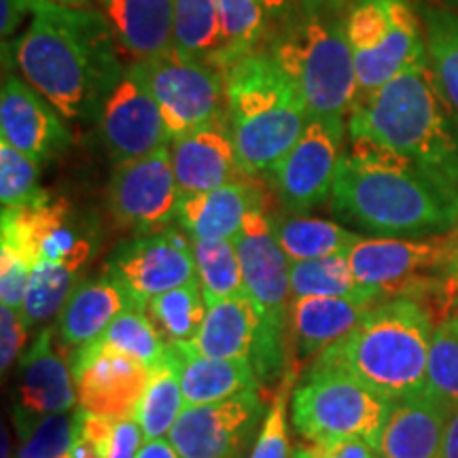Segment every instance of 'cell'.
Instances as JSON below:
<instances>
[{
	"instance_id": "obj_11",
	"label": "cell",
	"mask_w": 458,
	"mask_h": 458,
	"mask_svg": "<svg viewBox=\"0 0 458 458\" xmlns=\"http://www.w3.org/2000/svg\"><path fill=\"white\" fill-rule=\"evenodd\" d=\"M113 221L136 233L165 229L179 216L181 189L172 168L170 145L151 156L114 165L106 189Z\"/></svg>"
},
{
	"instance_id": "obj_2",
	"label": "cell",
	"mask_w": 458,
	"mask_h": 458,
	"mask_svg": "<svg viewBox=\"0 0 458 458\" xmlns=\"http://www.w3.org/2000/svg\"><path fill=\"white\" fill-rule=\"evenodd\" d=\"M334 210L376 236H435L458 227V187L368 142L351 140Z\"/></svg>"
},
{
	"instance_id": "obj_36",
	"label": "cell",
	"mask_w": 458,
	"mask_h": 458,
	"mask_svg": "<svg viewBox=\"0 0 458 458\" xmlns=\"http://www.w3.org/2000/svg\"><path fill=\"white\" fill-rule=\"evenodd\" d=\"M85 261H38L34 267L30 286L24 301V317L28 325H38L57 317L74 286Z\"/></svg>"
},
{
	"instance_id": "obj_9",
	"label": "cell",
	"mask_w": 458,
	"mask_h": 458,
	"mask_svg": "<svg viewBox=\"0 0 458 458\" xmlns=\"http://www.w3.org/2000/svg\"><path fill=\"white\" fill-rule=\"evenodd\" d=\"M346 37L359 98L427 57L425 28L410 0H352Z\"/></svg>"
},
{
	"instance_id": "obj_10",
	"label": "cell",
	"mask_w": 458,
	"mask_h": 458,
	"mask_svg": "<svg viewBox=\"0 0 458 458\" xmlns=\"http://www.w3.org/2000/svg\"><path fill=\"white\" fill-rule=\"evenodd\" d=\"M172 140L227 113L225 71L182 55L176 47L140 62Z\"/></svg>"
},
{
	"instance_id": "obj_44",
	"label": "cell",
	"mask_w": 458,
	"mask_h": 458,
	"mask_svg": "<svg viewBox=\"0 0 458 458\" xmlns=\"http://www.w3.org/2000/svg\"><path fill=\"white\" fill-rule=\"evenodd\" d=\"M28 342V320L21 310L3 306L0 308V365L9 371L11 365L21 357Z\"/></svg>"
},
{
	"instance_id": "obj_41",
	"label": "cell",
	"mask_w": 458,
	"mask_h": 458,
	"mask_svg": "<svg viewBox=\"0 0 458 458\" xmlns=\"http://www.w3.org/2000/svg\"><path fill=\"white\" fill-rule=\"evenodd\" d=\"M38 165L20 148L0 139V204L3 208H26L47 193L38 189Z\"/></svg>"
},
{
	"instance_id": "obj_51",
	"label": "cell",
	"mask_w": 458,
	"mask_h": 458,
	"mask_svg": "<svg viewBox=\"0 0 458 458\" xmlns=\"http://www.w3.org/2000/svg\"><path fill=\"white\" fill-rule=\"evenodd\" d=\"M57 4H66V7H85L89 0H54Z\"/></svg>"
},
{
	"instance_id": "obj_33",
	"label": "cell",
	"mask_w": 458,
	"mask_h": 458,
	"mask_svg": "<svg viewBox=\"0 0 458 458\" xmlns=\"http://www.w3.org/2000/svg\"><path fill=\"white\" fill-rule=\"evenodd\" d=\"M147 314L170 346L191 342L202 327L208 303L204 300L198 278L153 297L147 303Z\"/></svg>"
},
{
	"instance_id": "obj_50",
	"label": "cell",
	"mask_w": 458,
	"mask_h": 458,
	"mask_svg": "<svg viewBox=\"0 0 458 458\" xmlns=\"http://www.w3.org/2000/svg\"><path fill=\"white\" fill-rule=\"evenodd\" d=\"M439 458H458V410L452 414L448 422V431H445L442 456Z\"/></svg>"
},
{
	"instance_id": "obj_5",
	"label": "cell",
	"mask_w": 458,
	"mask_h": 458,
	"mask_svg": "<svg viewBox=\"0 0 458 458\" xmlns=\"http://www.w3.org/2000/svg\"><path fill=\"white\" fill-rule=\"evenodd\" d=\"M227 117L246 176L272 174L310 122L306 102L270 51H253L225 71Z\"/></svg>"
},
{
	"instance_id": "obj_21",
	"label": "cell",
	"mask_w": 458,
	"mask_h": 458,
	"mask_svg": "<svg viewBox=\"0 0 458 458\" xmlns=\"http://www.w3.org/2000/svg\"><path fill=\"white\" fill-rule=\"evenodd\" d=\"M454 410L431 391L397 401L382 431V458H439Z\"/></svg>"
},
{
	"instance_id": "obj_45",
	"label": "cell",
	"mask_w": 458,
	"mask_h": 458,
	"mask_svg": "<svg viewBox=\"0 0 458 458\" xmlns=\"http://www.w3.org/2000/svg\"><path fill=\"white\" fill-rule=\"evenodd\" d=\"M291 458H382L376 445L360 439H344V442H303L293 448Z\"/></svg>"
},
{
	"instance_id": "obj_17",
	"label": "cell",
	"mask_w": 458,
	"mask_h": 458,
	"mask_svg": "<svg viewBox=\"0 0 458 458\" xmlns=\"http://www.w3.org/2000/svg\"><path fill=\"white\" fill-rule=\"evenodd\" d=\"M233 242L242 266L246 295L253 300L266 323L284 329L293 300L291 261L280 249L270 216L263 208L249 215Z\"/></svg>"
},
{
	"instance_id": "obj_53",
	"label": "cell",
	"mask_w": 458,
	"mask_h": 458,
	"mask_svg": "<svg viewBox=\"0 0 458 458\" xmlns=\"http://www.w3.org/2000/svg\"><path fill=\"white\" fill-rule=\"evenodd\" d=\"M454 308H456V310H458V301H456V306H454Z\"/></svg>"
},
{
	"instance_id": "obj_28",
	"label": "cell",
	"mask_w": 458,
	"mask_h": 458,
	"mask_svg": "<svg viewBox=\"0 0 458 458\" xmlns=\"http://www.w3.org/2000/svg\"><path fill=\"white\" fill-rule=\"evenodd\" d=\"M274 236L286 259L293 263L320 259L337 253H348L351 246L360 238L359 233L342 227L340 223L318 219L300 213L272 215L270 216Z\"/></svg>"
},
{
	"instance_id": "obj_19",
	"label": "cell",
	"mask_w": 458,
	"mask_h": 458,
	"mask_svg": "<svg viewBox=\"0 0 458 458\" xmlns=\"http://www.w3.org/2000/svg\"><path fill=\"white\" fill-rule=\"evenodd\" d=\"M170 153L181 196H193L246 179L227 113L172 140Z\"/></svg>"
},
{
	"instance_id": "obj_3",
	"label": "cell",
	"mask_w": 458,
	"mask_h": 458,
	"mask_svg": "<svg viewBox=\"0 0 458 458\" xmlns=\"http://www.w3.org/2000/svg\"><path fill=\"white\" fill-rule=\"evenodd\" d=\"M348 136L458 187V128L435 88L428 57L360 96L348 114Z\"/></svg>"
},
{
	"instance_id": "obj_42",
	"label": "cell",
	"mask_w": 458,
	"mask_h": 458,
	"mask_svg": "<svg viewBox=\"0 0 458 458\" xmlns=\"http://www.w3.org/2000/svg\"><path fill=\"white\" fill-rule=\"evenodd\" d=\"M37 261L24 250L0 242V301L3 306L24 312L28 286Z\"/></svg>"
},
{
	"instance_id": "obj_18",
	"label": "cell",
	"mask_w": 458,
	"mask_h": 458,
	"mask_svg": "<svg viewBox=\"0 0 458 458\" xmlns=\"http://www.w3.org/2000/svg\"><path fill=\"white\" fill-rule=\"evenodd\" d=\"M0 131V139L20 148L38 165L51 162L71 145L66 119L17 74H9L3 81Z\"/></svg>"
},
{
	"instance_id": "obj_13",
	"label": "cell",
	"mask_w": 458,
	"mask_h": 458,
	"mask_svg": "<svg viewBox=\"0 0 458 458\" xmlns=\"http://www.w3.org/2000/svg\"><path fill=\"white\" fill-rule=\"evenodd\" d=\"M106 276L122 286L134 306L147 308L153 297L198 278L193 246L176 229L139 233L111 255Z\"/></svg>"
},
{
	"instance_id": "obj_30",
	"label": "cell",
	"mask_w": 458,
	"mask_h": 458,
	"mask_svg": "<svg viewBox=\"0 0 458 458\" xmlns=\"http://www.w3.org/2000/svg\"><path fill=\"white\" fill-rule=\"evenodd\" d=\"M174 47L191 60L225 71V37L215 0H174Z\"/></svg>"
},
{
	"instance_id": "obj_52",
	"label": "cell",
	"mask_w": 458,
	"mask_h": 458,
	"mask_svg": "<svg viewBox=\"0 0 458 458\" xmlns=\"http://www.w3.org/2000/svg\"><path fill=\"white\" fill-rule=\"evenodd\" d=\"M445 4H448L450 9H454V11H458V0H445Z\"/></svg>"
},
{
	"instance_id": "obj_22",
	"label": "cell",
	"mask_w": 458,
	"mask_h": 458,
	"mask_svg": "<svg viewBox=\"0 0 458 458\" xmlns=\"http://www.w3.org/2000/svg\"><path fill=\"white\" fill-rule=\"evenodd\" d=\"M246 179L193 196H181L176 219L187 236L191 240L236 238L249 215L263 208L261 189Z\"/></svg>"
},
{
	"instance_id": "obj_47",
	"label": "cell",
	"mask_w": 458,
	"mask_h": 458,
	"mask_svg": "<svg viewBox=\"0 0 458 458\" xmlns=\"http://www.w3.org/2000/svg\"><path fill=\"white\" fill-rule=\"evenodd\" d=\"M41 0H3V13H0V32L3 41L13 37L17 28L26 17H32Z\"/></svg>"
},
{
	"instance_id": "obj_46",
	"label": "cell",
	"mask_w": 458,
	"mask_h": 458,
	"mask_svg": "<svg viewBox=\"0 0 458 458\" xmlns=\"http://www.w3.org/2000/svg\"><path fill=\"white\" fill-rule=\"evenodd\" d=\"M456 301H458V238H456L454 250H452L450 259L445 263L442 272L437 300H435V303L439 306V312H442V318L445 314H450L452 308L456 306Z\"/></svg>"
},
{
	"instance_id": "obj_31",
	"label": "cell",
	"mask_w": 458,
	"mask_h": 458,
	"mask_svg": "<svg viewBox=\"0 0 458 458\" xmlns=\"http://www.w3.org/2000/svg\"><path fill=\"white\" fill-rule=\"evenodd\" d=\"M182 410H185V399H182L179 368H176L174 352L168 346V354H165L164 363L153 369L151 382H148L134 416L145 442L168 437L170 428L179 420Z\"/></svg>"
},
{
	"instance_id": "obj_25",
	"label": "cell",
	"mask_w": 458,
	"mask_h": 458,
	"mask_svg": "<svg viewBox=\"0 0 458 458\" xmlns=\"http://www.w3.org/2000/svg\"><path fill=\"white\" fill-rule=\"evenodd\" d=\"M261 327L263 318L259 310L253 300L242 293L210 303L196 337L179 346L202 357L250 360Z\"/></svg>"
},
{
	"instance_id": "obj_39",
	"label": "cell",
	"mask_w": 458,
	"mask_h": 458,
	"mask_svg": "<svg viewBox=\"0 0 458 458\" xmlns=\"http://www.w3.org/2000/svg\"><path fill=\"white\" fill-rule=\"evenodd\" d=\"M427 391L458 410V312L445 314L435 323L428 354Z\"/></svg>"
},
{
	"instance_id": "obj_23",
	"label": "cell",
	"mask_w": 458,
	"mask_h": 458,
	"mask_svg": "<svg viewBox=\"0 0 458 458\" xmlns=\"http://www.w3.org/2000/svg\"><path fill=\"white\" fill-rule=\"evenodd\" d=\"M376 303L380 301L354 297H293L289 323L300 357H320L351 334Z\"/></svg>"
},
{
	"instance_id": "obj_29",
	"label": "cell",
	"mask_w": 458,
	"mask_h": 458,
	"mask_svg": "<svg viewBox=\"0 0 458 458\" xmlns=\"http://www.w3.org/2000/svg\"><path fill=\"white\" fill-rule=\"evenodd\" d=\"M420 20L435 88L458 128V11L425 4Z\"/></svg>"
},
{
	"instance_id": "obj_24",
	"label": "cell",
	"mask_w": 458,
	"mask_h": 458,
	"mask_svg": "<svg viewBox=\"0 0 458 458\" xmlns=\"http://www.w3.org/2000/svg\"><path fill=\"white\" fill-rule=\"evenodd\" d=\"M122 54L142 62L174 47V0H98Z\"/></svg>"
},
{
	"instance_id": "obj_43",
	"label": "cell",
	"mask_w": 458,
	"mask_h": 458,
	"mask_svg": "<svg viewBox=\"0 0 458 458\" xmlns=\"http://www.w3.org/2000/svg\"><path fill=\"white\" fill-rule=\"evenodd\" d=\"M286 399H289V382H284L274 399L270 411L263 418L261 431L257 435L249 458H291L289 427H286Z\"/></svg>"
},
{
	"instance_id": "obj_37",
	"label": "cell",
	"mask_w": 458,
	"mask_h": 458,
	"mask_svg": "<svg viewBox=\"0 0 458 458\" xmlns=\"http://www.w3.org/2000/svg\"><path fill=\"white\" fill-rule=\"evenodd\" d=\"M72 416L74 437L88 444L96 458H139L145 437L136 420H114L81 408Z\"/></svg>"
},
{
	"instance_id": "obj_16",
	"label": "cell",
	"mask_w": 458,
	"mask_h": 458,
	"mask_svg": "<svg viewBox=\"0 0 458 458\" xmlns=\"http://www.w3.org/2000/svg\"><path fill=\"white\" fill-rule=\"evenodd\" d=\"M79 408L91 414L134 420L153 369L102 348H77L71 357Z\"/></svg>"
},
{
	"instance_id": "obj_48",
	"label": "cell",
	"mask_w": 458,
	"mask_h": 458,
	"mask_svg": "<svg viewBox=\"0 0 458 458\" xmlns=\"http://www.w3.org/2000/svg\"><path fill=\"white\" fill-rule=\"evenodd\" d=\"M139 458H181L176 450L172 448L168 439H153V442H145L139 452Z\"/></svg>"
},
{
	"instance_id": "obj_20",
	"label": "cell",
	"mask_w": 458,
	"mask_h": 458,
	"mask_svg": "<svg viewBox=\"0 0 458 458\" xmlns=\"http://www.w3.org/2000/svg\"><path fill=\"white\" fill-rule=\"evenodd\" d=\"M77 405L71 360L54 346V331L45 329L21 357L15 416L66 414Z\"/></svg>"
},
{
	"instance_id": "obj_12",
	"label": "cell",
	"mask_w": 458,
	"mask_h": 458,
	"mask_svg": "<svg viewBox=\"0 0 458 458\" xmlns=\"http://www.w3.org/2000/svg\"><path fill=\"white\" fill-rule=\"evenodd\" d=\"M346 131V119L310 117L301 139L270 174L286 213H310L334 193Z\"/></svg>"
},
{
	"instance_id": "obj_1",
	"label": "cell",
	"mask_w": 458,
	"mask_h": 458,
	"mask_svg": "<svg viewBox=\"0 0 458 458\" xmlns=\"http://www.w3.org/2000/svg\"><path fill=\"white\" fill-rule=\"evenodd\" d=\"M21 77L66 122H98L122 79V49L102 11L41 0L26 32L11 45Z\"/></svg>"
},
{
	"instance_id": "obj_35",
	"label": "cell",
	"mask_w": 458,
	"mask_h": 458,
	"mask_svg": "<svg viewBox=\"0 0 458 458\" xmlns=\"http://www.w3.org/2000/svg\"><path fill=\"white\" fill-rule=\"evenodd\" d=\"M291 291L293 297H354L377 301L357 283L346 253L293 263Z\"/></svg>"
},
{
	"instance_id": "obj_49",
	"label": "cell",
	"mask_w": 458,
	"mask_h": 458,
	"mask_svg": "<svg viewBox=\"0 0 458 458\" xmlns=\"http://www.w3.org/2000/svg\"><path fill=\"white\" fill-rule=\"evenodd\" d=\"M270 20H286L297 7V0H259Z\"/></svg>"
},
{
	"instance_id": "obj_15",
	"label": "cell",
	"mask_w": 458,
	"mask_h": 458,
	"mask_svg": "<svg viewBox=\"0 0 458 458\" xmlns=\"http://www.w3.org/2000/svg\"><path fill=\"white\" fill-rule=\"evenodd\" d=\"M261 416L259 391H249L219 403L185 408L165 439L181 458H244L253 448Z\"/></svg>"
},
{
	"instance_id": "obj_14",
	"label": "cell",
	"mask_w": 458,
	"mask_h": 458,
	"mask_svg": "<svg viewBox=\"0 0 458 458\" xmlns=\"http://www.w3.org/2000/svg\"><path fill=\"white\" fill-rule=\"evenodd\" d=\"M98 128L114 164L151 156L172 142L140 62L125 64L122 79L102 106Z\"/></svg>"
},
{
	"instance_id": "obj_32",
	"label": "cell",
	"mask_w": 458,
	"mask_h": 458,
	"mask_svg": "<svg viewBox=\"0 0 458 458\" xmlns=\"http://www.w3.org/2000/svg\"><path fill=\"white\" fill-rule=\"evenodd\" d=\"M88 346L111 351L134 360H140L147 368L156 369L164 363L170 344L164 340L153 320L148 318L145 308L130 306L102 331L98 340Z\"/></svg>"
},
{
	"instance_id": "obj_27",
	"label": "cell",
	"mask_w": 458,
	"mask_h": 458,
	"mask_svg": "<svg viewBox=\"0 0 458 458\" xmlns=\"http://www.w3.org/2000/svg\"><path fill=\"white\" fill-rule=\"evenodd\" d=\"M170 348L179 368L185 408L219 403L236 394L259 391L261 382L250 360L213 359L189 352L182 346Z\"/></svg>"
},
{
	"instance_id": "obj_6",
	"label": "cell",
	"mask_w": 458,
	"mask_h": 458,
	"mask_svg": "<svg viewBox=\"0 0 458 458\" xmlns=\"http://www.w3.org/2000/svg\"><path fill=\"white\" fill-rule=\"evenodd\" d=\"M270 55L300 89L310 117L346 119L359 100V81L346 17L325 0H306L284 20Z\"/></svg>"
},
{
	"instance_id": "obj_8",
	"label": "cell",
	"mask_w": 458,
	"mask_h": 458,
	"mask_svg": "<svg viewBox=\"0 0 458 458\" xmlns=\"http://www.w3.org/2000/svg\"><path fill=\"white\" fill-rule=\"evenodd\" d=\"M456 238L458 227L435 236L359 238L346 255L357 283L377 301L394 297L435 301Z\"/></svg>"
},
{
	"instance_id": "obj_40",
	"label": "cell",
	"mask_w": 458,
	"mask_h": 458,
	"mask_svg": "<svg viewBox=\"0 0 458 458\" xmlns=\"http://www.w3.org/2000/svg\"><path fill=\"white\" fill-rule=\"evenodd\" d=\"M21 433L20 458H72L74 416H15Z\"/></svg>"
},
{
	"instance_id": "obj_38",
	"label": "cell",
	"mask_w": 458,
	"mask_h": 458,
	"mask_svg": "<svg viewBox=\"0 0 458 458\" xmlns=\"http://www.w3.org/2000/svg\"><path fill=\"white\" fill-rule=\"evenodd\" d=\"M215 3L221 15L229 68L240 57L257 51V45L267 32L270 17L263 11L259 0H215Z\"/></svg>"
},
{
	"instance_id": "obj_7",
	"label": "cell",
	"mask_w": 458,
	"mask_h": 458,
	"mask_svg": "<svg viewBox=\"0 0 458 458\" xmlns=\"http://www.w3.org/2000/svg\"><path fill=\"white\" fill-rule=\"evenodd\" d=\"M393 405L351 376L310 369L293 393L291 425L310 444L360 439L377 448Z\"/></svg>"
},
{
	"instance_id": "obj_4",
	"label": "cell",
	"mask_w": 458,
	"mask_h": 458,
	"mask_svg": "<svg viewBox=\"0 0 458 458\" xmlns=\"http://www.w3.org/2000/svg\"><path fill=\"white\" fill-rule=\"evenodd\" d=\"M435 317L422 301L376 303L360 323L314 360L312 369L351 376L393 403L427 388Z\"/></svg>"
},
{
	"instance_id": "obj_34",
	"label": "cell",
	"mask_w": 458,
	"mask_h": 458,
	"mask_svg": "<svg viewBox=\"0 0 458 458\" xmlns=\"http://www.w3.org/2000/svg\"><path fill=\"white\" fill-rule=\"evenodd\" d=\"M196 276L206 303L246 293L242 266L233 240H191Z\"/></svg>"
},
{
	"instance_id": "obj_26",
	"label": "cell",
	"mask_w": 458,
	"mask_h": 458,
	"mask_svg": "<svg viewBox=\"0 0 458 458\" xmlns=\"http://www.w3.org/2000/svg\"><path fill=\"white\" fill-rule=\"evenodd\" d=\"M130 306H134L130 295L106 274L102 278L85 280L74 286L57 314V334L66 346L77 351L98 340L102 331Z\"/></svg>"
}]
</instances>
